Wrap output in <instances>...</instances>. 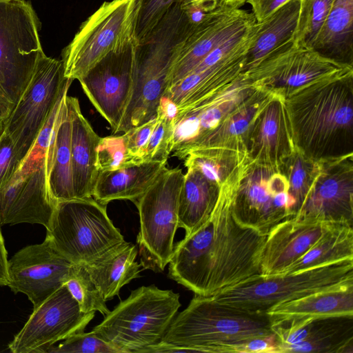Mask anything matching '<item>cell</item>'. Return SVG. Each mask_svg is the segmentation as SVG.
I'll return each mask as SVG.
<instances>
[{
    "mask_svg": "<svg viewBox=\"0 0 353 353\" xmlns=\"http://www.w3.org/2000/svg\"><path fill=\"white\" fill-rule=\"evenodd\" d=\"M183 179L181 169L166 168L134 202L139 215L137 242L143 269L161 272L170 261L179 228V199Z\"/></svg>",
    "mask_w": 353,
    "mask_h": 353,
    "instance_id": "cell-8",
    "label": "cell"
},
{
    "mask_svg": "<svg viewBox=\"0 0 353 353\" xmlns=\"http://www.w3.org/2000/svg\"><path fill=\"white\" fill-rule=\"evenodd\" d=\"M279 342L276 335L272 334L252 339L233 346L231 353H279Z\"/></svg>",
    "mask_w": 353,
    "mask_h": 353,
    "instance_id": "cell-41",
    "label": "cell"
},
{
    "mask_svg": "<svg viewBox=\"0 0 353 353\" xmlns=\"http://www.w3.org/2000/svg\"><path fill=\"white\" fill-rule=\"evenodd\" d=\"M352 157L321 162V168L294 217L306 223L352 226Z\"/></svg>",
    "mask_w": 353,
    "mask_h": 353,
    "instance_id": "cell-17",
    "label": "cell"
},
{
    "mask_svg": "<svg viewBox=\"0 0 353 353\" xmlns=\"http://www.w3.org/2000/svg\"><path fill=\"white\" fill-rule=\"evenodd\" d=\"M285 101L296 150L316 162L352 157V70L303 85Z\"/></svg>",
    "mask_w": 353,
    "mask_h": 353,
    "instance_id": "cell-2",
    "label": "cell"
},
{
    "mask_svg": "<svg viewBox=\"0 0 353 353\" xmlns=\"http://www.w3.org/2000/svg\"><path fill=\"white\" fill-rule=\"evenodd\" d=\"M14 105L0 84V120L4 121L10 115Z\"/></svg>",
    "mask_w": 353,
    "mask_h": 353,
    "instance_id": "cell-44",
    "label": "cell"
},
{
    "mask_svg": "<svg viewBox=\"0 0 353 353\" xmlns=\"http://www.w3.org/2000/svg\"><path fill=\"white\" fill-rule=\"evenodd\" d=\"M167 162H142L112 171L99 172L92 196L103 205L114 200L136 201L166 168Z\"/></svg>",
    "mask_w": 353,
    "mask_h": 353,
    "instance_id": "cell-25",
    "label": "cell"
},
{
    "mask_svg": "<svg viewBox=\"0 0 353 353\" xmlns=\"http://www.w3.org/2000/svg\"><path fill=\"white\" fill-rule=\"evenodd\" d=\"M221 187L207 179L199 170L187 167L178 206L179 228L188 236L210 218L218 202Z\"/></svg>",
    "mask_w": 353,
    "mask_h": 353,
    "instance_id": "cell-27",
    "label": "cell"
},
{
    "mask_svg": "<svg viewBox=\"0 0 353 353\" xmlns=\"http://www.w3.org/2000/svg\"><path fill=\"white\" fill-rule=\"evenodd\" d=\"M290 0H246L252 8L256 22H259L272 14Z\"/></svg>",
    "mask_w": 353,
    "mask_h": 353,
    "instance_id": "cell-42",
    "label": "cell"
},
{
    "mask_svg": "<svg viewBox=\"0 0 353 353\" xmlns=\"http://www.w3.org/2000/svg\"><path fill=\"white\" fill-rule=\"evenodd\" d=\"M334 0H301L293 43L312 48Z\"/></svg>",
    "mask_w": 353,
    "mask_h": 353,
    "instance_id": "cell-33",
    "label": "cell"
},
{
    "mask_svg": "<svg viewBox=\"0 0 353 353\" xmlns=\"http://www.w3.org/2000/svg\"><path fill=\"white\" fill-rule=\"evenodd\" d=\"M179 298L172 290L141 286L92 330L121 353H141L161 341L181 307Z\"/></svg>",
    "mask_w": 353,
    "mask_h": 353,
    "instance_id": "cell-5",
    "label": "cell"
},
{
    "mask_svg": "<svg viewBox=\"0 0 353 353\" xmlns=\"http://www.w3.org/2000/svg\"><path fill=\"white\" fill-rule=\"evenodd\" d=\"M265 314L272 325L307 319L353 317V282L276 304Z\"/></svg>",
    "mask_w": 353,
    "mask_h": 353,
    "instance_id": "cell-22",
    "label": "cell"
},
{
    "mask_svg": "<svg viewBox=\"0 0 353 353\" xmlns=\"http://www.w3.org/2000/svg\"><path fill=\"white\" fill-rule=\"evenodd\" d=\"M278 170L254 164L236 187L233 214L241 224L268 234L278 223L291 219L275 204L274 196L268 188L270 175Z\"/></svg>",
    "mask_w": 353,
    "mask_h": 353,
    "instance_id": "cell-21",
    "label": "cell"
},
{
    "mask_svg": "<svg viewBox=\"0 0 353 353\" xmlns=\"http://www.w3.org/2000/svg\"><path fill=\"white\" fill-rule=\"evenodd\" d=\"M312 49L338 63L352 66L353 0H334Z\"/></svg>",
    "mask_w": 353,
    "mask_h": 353,
    "instance_id": "cell-28",
    "label": "cell"
},
{
    "mask_svg": "<svg viewBox=\"0 0 353 353\" xmlns=\"http://www.w3.org/2000/svg\"><path fill=\"white\" fill-rule=\"evenodd\" d=\"M137 254V247L124 240L84 265L105 301L119 295L122 287L140 276Z\"/></svg>",
    "mask_w": 353,
    "mask_h": 353,
    "instance_id": "cell-26",
    "label": "cell"
},
{
    "mask_svg": "<svg viewBox=\"0 0 353 353\" xmlns=\"http://www.w3.org/2000/svg\"><path fill=\"white\" fill-rule=\"evenodd\" d=\"M1 226L0 225V286H8L9 283L8 252L5 246Z\"/></svg>",
    "mask_w": 353,
    "mask_h": 353,
    "instance_id": "cell-43",
    "label": "cell"
},
{
    "mask_svg": "<svg viewBox=\"0 0 353 353\" xmlns=\"http://www.w3.org/2000/svg\"><path fill=\"white\" fill-rule=\"evenodd\" d=\"M300 4L301 0H290L261 21L254 23L253 39L242 72L293 41Z\"/></svg>",
    "mask_w": 353,
    "mask_h": 353,
    "instance_id": "cell-24",
    "label": "cell"
},
{
    "mask_svg": "<svg viewBox=\"0 0 353 353\" xmlns=\"http://www.w3.org/2000/svg\"><path fill=\"white\" fill-rule=\"evenodd\" d=\"M3 130V121L0 120V135Z\"/></svg>",
    "mask_w": 353,
    "mask_h": 353,
    "instance_id": "cell-47",
    "label": "cell"
},
{
    "mask_svg": "<svg viewBox=\"0 0 353 353\" xmlns=\"http://www.w3.org/2000/svg\"><path fill=\"white\" fill-rule=\"evenodd\" d=\"M72 265L46 234L42 243L21 248L8 260V287L26 294L36 308L64 285Z\"/></svg>",
    "mask_w": 353,
    "mask_h": 353,
    "instance_id": "cell-16",
    "label": "cell"
},
{
    "mask_svg": "<svg viewBox=\"0 0 353 353\" xmlns=\"http://www.w3.org/2000/svg\"><path fill=\"white\" fill-rule=\"evenodd\" d=\"M20 163L11 137L3 130L0 135V191L12 179Z\"/></svg>",
    "mask_w": 353,
    "mask_h": 353,
    "instance_id": "cell-39",
    "label": "cell"
},
{
    "mask_svg": "<svg viewBox=\"0 0 353 353\" xmlns=\"http://www.w3.org/2000/svg\"><path fill=\"white\" fill-rule=\"evenodd\" d=\"M193 1H195V0H181L179 3H180V5H184V4L188 3ZM216 1H219L221 3V0H216Z\"/></svg>",
    "mask_w": 353,
    "mask_h": 353,
    "instance_id": "cell-46",
    "label": "cell"
},
{
    "mask_svg": "<svg viewBox=\"0 0 353 353\" xmlns=\"http://www.w3.org/2000/svg\"><path fill=\"white\" fill-rule=\"evenodd\" d=\"M53 154L37 139L10 181L0 191V225L37 223L50 228L57 202L48 187Z\"/></svg>",
    "mask_w": 353,
    "mask_h": 353,
    "instance_id": "cell-11",
    "label": "cell"
},
{
    "mask_svg": "<svg viewBox=\"0 0 353 353\" xmlns=\"http://www.w3.org/2000/svg\"><path fill=\"white\" fill-rule=\"evenodd\" d=\"M235 186L221 188L208 220L174 245L168 276L209 296L261 275L260 257L267 234L240 223L233 214Z\"/></svg>",
    "mask_w": 353,
    "mask_h": 353,
    "instance_id": "cell-1",
    "label": "cell"
},
{
    "mask_svg": "<svg viewBox=\"0 0 353 353\" xmlns=\"http://www.w3.org/2000/svg\"><path fill=\"white\" fill-rule=\"evenodd\" d=\"M72 81L65 77L61 59L45 54L40 57L29 83L3 121V130L11 137L20 161L34 145L59 97Z\"/></svg>",
    "mask_w": 353,
    "mask_h": 353,
    "instance_id": "cell-12",
    "label": "cell"
},
{
    "mask_svg": "<svg viewBox=\"0 0 353 353\" xmlns=\"http://www.w3.org/2000/svg\"><path fill=\"white\" fill-rule=\"evenodd\" d=\"M106 205L92 197L57 203L46 234L71 263L85 265L124 241Z\"/></svg>",
    "mask_w": 353,
    "mask_h": 353,
    "instance_id": "cell-7",
    "label": "cell"
},
{
    "mask_svg": "<svg viewBox=\"0 0 353 353\" xmlns=\"http://www.w3.org/2000/svg\"><path fill=\"white\" fill-rule=\"evenodd\" d=\"M157 122L149 139L144 162H167L170 154L173 121L157 112Z\"/></svg>",
    "mask_w": 353,
    "mask_h": 353,
    "instance_id": "cell-37",
    "label": "cell"
},
{
    "mask_svg": "<svg viewBox=\"0 0 353 353\" xmlns=\"http://www.w3.org/2000/svg\"><path fill=\"white\" fill-rule=\"evenodd\" d=\"M134 41L111 52L78 79L88 98L109 123L118 128L128 103L132 83Z\"/></svg>",
    "mask_w": 353,
    "mask_h": 353,
    "instance_id": "cell-15",
    "label": "cell"
},
{
    "mask_svg": "<svg viewBox=\"0 0 353 353\" xmlns=\"http://www.w3.org/2000/svg\"><path fill=\"white\" fill-rule=\"evenodd\" d=\"M192 31L177 3L143 40L134 44L131 94L114 134L125 132L156 117L174 59Z\"/></svg>",
    "mask_w": 353,
    "mask_h": 353,
    "instance_id": "cell-3",
    "label": "cell"
},
{
    "mask_svg": "<svg viewBox=\"0 0 353 353\" xmlns=\"http://www.w3.org/2000/svg\"><path fill=\"white\" fill-rule=\"evenodd\" d=\"M333 225L335 224L301 222L294 218L276 225L268 233L263 245L260 257L261 275L281 274Z\"/></svg>",
    "mask_w": 353,
    "mask_h": 353,
    "instance_id": "cell-20",
    "label": "cell"
},
{
    "mask_svg": "<svg viewBox=\"0 0 353 353\" xmlns=\"http://www.w3.org/2000/svg\"><path fill=\"white\" fill-rule=\"evenodd\" d=\"M40 28L30 1L0 0V84L14 105L45 54Z\"/></svg>",
    "mask_w": 353,
    "mask_h": 353,
    "instance_id": "cell-9",
    "label": "cell"
},
{
    "mask_svg": "<svg viewBox=\"0 0 353 353\" xmlns=\"http://www.w3.org/2000/svg\"><path fill=\"white\" fill-rule=\"evenodd\" d=\"M180 6L193 31L212 18L222 6L216 0H195Z\"/></svg>",
    "mask_w": 353,
    "mask_h": 353,
    "instance_id": "cell-40",
    "label": "cell"
},
{
    "mask_svg": "<svg viewBox=\"0 0 353 353\" xmlns=\"http://www.w3.org/2000/svg\"><path fill=\"white\" fill-rule=\"evenodd\" d=\"M280 168L288 181V192L296 201V214L320 172L321 162L314 161L295 149Z\"/></svg>",
    "mask_w": 353,
    "mask_h": 353,
    "instance_id": "cell-31",
    "label": "cell"
},
{
    "mask_svg": "<svg viewBox=\"0 0 353 353\" xmlns=\"http://www.w3.org/2000/svg\"><path fill=\"white\" fill-rule=\"evenodd\" d=\"M94 314L82 312L64 284L33 309L8 349L12 353H47L57 342L84 331Z\"/></svg>",
    "mask_w": 353,
    "mask_h": 353,
    "instance_id": "cell-13",
    "label": "cell"
},
{
    "mask_svg": "<svg viewBox=\"0 0 353 353\" xmlns=\"http://www.w3.org/2000/svg\"><path fill=\"white\" fill-rule=\"evenodd\" d=\"M353 282V260L300 272L259 276L224 288L212 296L241 311L264 314L274 305Z\"/></svg>",
    "mask_w": 353,
    "mask_h": 353,
    "instance_id": "cell-6",
    "label": "cell"
},
{
    "mask_svg": "<svg viewBox=\"0 0 353 353\" xmlns=\"http://www.w3.org/2000/svg\"><path fill=\"white\" fill-rule=\"evenodd\" d=\"M135 0L105 1L62 52L64 76L79 79L111 52L132 41Z\"/></svg>",
    "mask_w": 353,
    "mask_h": 353,
    "instance_id": "cell-10",
    "label": "cell"
},
{
    "mask_svg": "<svg viewBox=\"0 0 353 353\" xmlns=\"http://www.w3.org/2000/svg\"><path fill=\"white\" fill-rule=\"evenodd\" d=\"M253 14L240 8L222 6L209 20L185 40L174 59L168 87L187 76L219 44L255 22Z\"/></svg>",
    "mask_w": 353,
    "mask_h": 353,
    "instance_id": "cell-19",
    "label": "cell"
},
{
    "mask_svg": "<svg viewBox=\"0 0 353 353\" xmlns=\"http://www.w3.org/2000/svg\"><path fill=\"white\" fill-rule=\"evenodd\" d=\"M64 284L82 312L98 311L104 316L110 312L84 265L72 264Z\"/></svg>",
    "mask_w": 353,
    "mask_h": 353,
    "instance_id": "cell-32",
    "label": "cell"
},
{
    "mask_svg": "<svg viewBox=\"0 0 353 353\" xmlns=\"http://www.w3.org/2000/svg\"><path fill=\"white\" fill-rule=\"evenodd\" d=\"M67 94L63 97L61 106L53 158L48 174L50 192L57 203L75 199L72 173L71 114L66 101Z\"/></svg>",
    "mask_w": 353,
    "mask_h": 353,
    "instance_id": "cell-30",
    "label": "cell"
},
{
    "mask_svg": "<svg viewBox=\"0 0 353 353\" xmlns=\"http://www.w3.org/2000/svg\"><path fill=\"white\" fill-rule=\"evenodd\" d=\"M246 3V0H221V5L233 8H240Z\"/></svg>",
    "mask_w": 353,
    "mask_h": 353,
    "instance_id": "cell-45",
    "label": "cell"
},
{
    "mask_svg": "<svg viewBox=\"0 0 353 353\" xmlns=\"http://www.w3.org/2000/svg\"><path fill=\"white\" fill-rule=\"evenodd\" d=\"M349 70L352 66L329 59L312 48L284 46L250 70L243 72L256 85L279 89L286 97L313 81Z\"/></svg>",
    "mask_w": 353,
    "mask_h": 353,
    "instance_id": "cell-14",
    "label": "cell"
},
{
    "mask_svg": "<svg viewBox=\"0 0 353 353\" xmlns=\"http://www.w3.org/2000/svg\"><path fill=\"white\" fill-rule=\"evenodd\" d=\"M347 260H353L352 226L335 224L280 274L300 272Z\"/></svg>",
    "mask_w": 353,
    "mask_h": 353,
    "instance_id": "cell-29",
    "label": "cell"
},
{
    "mask_svg": "<svg viewBox=\"0 0 353 353\" xmlns=\"http://www.w3.org/2000/svg\"><path fill=\"white\" fill-rule=\"evenodd\" d=\"M47 353H121L96 332H77L64 339L57 346H52Z\"/></svg>",
    "mask_w": 353,
    "mask_h": 353,
    "instance_id": "cell-36",
    "label": "cell"
},
{
    "mask_svg": "<svg viewBox=\"0 0 353 353\" xmlns=\"http://www.w3.org/2000/svg\"><path fill=\"white\" fill-rule=\"evenodd\" d=\"M267 314L223 305L212 296L198 294L174 317L160 343L188 352H230L236 345L273 334Z\"/></svg>",
    "mask_w": 353,
    "mask_h": 353,
    "instance_id": "cell-4",
    "label": "cell"
},
{
    "mask_svg": "<svg viewBox=\"0 0 353 353\" xmlns=\"http://www.w3.org/2000/svg\"><path fill=\"white\" fill-rule=\"evenodd\" d=\"M181 0H135L132 39L134 44L143 40L167 11Z\"/></svg>",
    "mask_w": 353,
    "mask_h": 353,
    "instance_id": "cell-34",
    "label": "cell"
},
{
    "mask_svg": "<svg viewBox=\"0 0 353 353\" xmlns=\"http://www.w3.org/2000/svg\"><path fill=\"white\" fill-rule=\"evenodd\" d=\"M156 117L123 132L128 151L136 163L144 162L147 145L156 125Z\"/></svg>",
    "mask_w": 353,
    "mask_h": 353,
    "instance_id": "cell-38",
    "label": "cell"
},
{
    "mask_svg": "<svg viewBox=\"0 0 353 353\" xmlns=\"http://www.w3.org/2000/svg\"><path fill=\"white\" fill-rule=\"evenodd\" d=\"M265 99L245 133L254 164L279 170L295 150L285 97Z\"/></svg>",
    "mask_w": 353,
    "mask_h": 353,
    "instance_id": "cell-18",
    "label": "cell"
},
{
    "mask_svg": "<svg viewBox=\"0 0 353 353\" xmlns=\"http://www.w3.org/2000/svg\"><path fill=\"white\" fill-rule=\"evenodd\" d=\"M71 114L72 173L75 199L92 197L99 172L97 147L100 137L83 115L77 98L66 96Z\"/></svg>",
    "mask_w": 353,
    "mask_h": 353,
    "instance_id": "cell-23",
    "label": "cell"
},
{
    "mask_svg": "<svg viewBox=\"0 0 353 353\" xmlns=\"http://www.w3.org/2000/svg\"><path fill=\"white\" fill-rule=\"evenodd\" d=\"M137 164L129 154L123 134L101 137L97 147L98 172L112 171Z\"/></svg>",
    "mask_w": 353,
    "mask_h": 353,
    "instance_id": "cell-35",
    "label": "cell"
}]
</instances>
